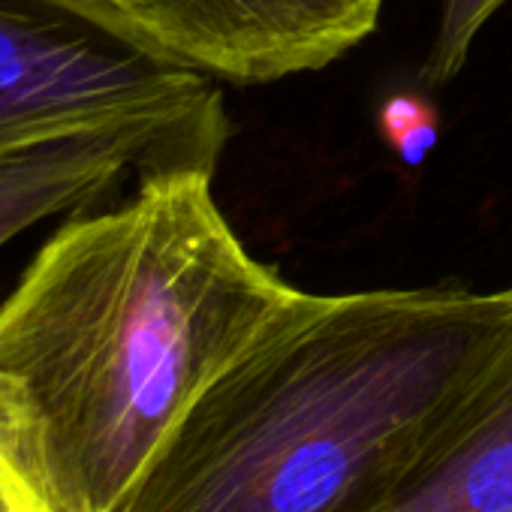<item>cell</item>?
<instances>
[{
  "label": "cell",
  "instance_id": "obj_1",
  "mask_svg": "<svg viewBox=\"0 0 512 512\" xmlns=\"http://www.w3.org/2000/svg\"><path fill=\"white\" fill-rule=\"evenodd\" d=\"M214 172L76 214L0 305V482L16 512H121L193 401L308 293L247 250Z\"/></svg>",
  "mask_w": 512,
  "mask_h": 512
},
{
  "label": "cell",
  "instance_id": "obj_2",
  "mask_svg": "<svg viewBox=\"0 0 512 512\" xmlns=\"http://www.w3.org/2000/svg\"><path fill=\"white\" fill-rule=\"evenodd\" d=\"M506 302L308 293L193 401L121 512H377Z\"/></svg>",
  "mask_w": 512,
  "mask_h": 512
},
{
  "label": "cell",
  "instance_id": "obj_3",
  "mask_svg": "<svg viewBox=\"0 0 512 512\" xmlns=\"http://www.w3.org/2000/svg\"><path fill=\"white\" fill-rule=\"evenodd\" d=\"M115 118L229 124L217 82L109 0H0V148Z\"/></svg>",
  "mask_w": 512,
  "mask_h": 512
},
{
  "label": "cell",
  "instance_id": "obj_4",
  "mask_svg": "<svg viewBox=\"0 0 512 512\" xmlns=\"http://www.w3.org/2000/svg\"><path fill=\"white\" fill-rule=\"evenodd\" d=\"M154 46L229 85L317 73L368 40L383 0H109Z\"/></svg>",
  "mask_w": 512,
  "mask_h": 512
},
{
  "label": "cell",
  "instance_id": "obj_5",
  "mask_svg": "<svg viewBox=\"0 0 512 512\" xmlns=\"http://www.w3.org/2000/svg\"><path fill=\"white\" fill-rule=\"evenodd\" d=\"M229 124L115 118L37 133L0 148V247L34 223L100 202L130 169L214 172Z\"/></svg>",
  "mask_w": 512,
  "mask_h": 512
},
{
  "label": "cell",
  "instance_id": "obj_6",
  "mask_svg": "<svg viewBox=\"0 0 512 512\" xmlns=\"http://www.w3.org/2000/svg\"><path fill=\"white\" fill-rule=\"evenodd\" d=\"M377 512H512V287L500 326Z\"/></svg>",
  "mask_w": 512,
  "mask_h": 512
},
{
  "label": "cell",
  "instance_id": "obj_7",
  "mask_svg": "<svg viewBox=\"0 0 512 512\" xmlns=\"http://www.w3.org/2000/svg\"><path fill=\"white\" fill-rule=\"evenodd\" d=\"M506 4H512V0H443L437 34H434V43L422 64L425 85L437 88V85H446L449 79H455L461 73V67L467 64L470 46L479 37V31Z\"/></svg>",
  "mask_w": 512,
  "mask_h": 512
},
{
  "label": "cell",
  "instance_id": "obj_8",
  "mask_svg": "<svg viewBox=\"0 0 512 512\" xmlns=\"http://www.w3.org/2000/svg\"><path fill=\"white\" fill-rule=\"evenodd\" d=\"M377 133L386 148L410 169L422 166L440 136L437 109L419 94H392L377 112Z\"/></svg>",
  "mask_w": 512,
  "mask_h": 512
},
{
  "label": "cell",
  "instance_id": "obj_9",
  "mask_svg": "<svg viewBox=\"0 0 512 512\" xmlns=\"http://www.w3.org/2000/svg\"><path fill=\"white\" fill-rule=\"evenodd\" d=\"M0 512H16L10 497H7V491H4V482H0Z\"/></svg>",
  "mask_w": 512,
  "mask_h": 512
}]
</instances>
